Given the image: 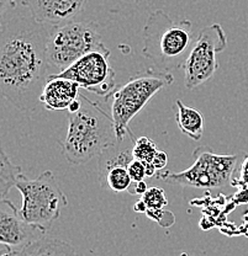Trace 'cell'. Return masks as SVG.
<instances>
[{
	"label": "cell",
	"instance_id": "6da1fadb",
	"mask_svg": "<svg viewBox=\"0 0 248 256\" xmlns=\"http://www.w3.org/2000/svg\"><path fill=\"white\" fill-rule=\"evenodd\" d=\"M55 26L37 22L30 16H14L2 22L0 89L15 108L34 112L41 104L50 76L47 42Z\"/></svg>",
	"mask_w": 248,
	"mask_h": 256
},
{
	"label": "cell",
	"instance_id": "7a4b0ae2",
	"mask_svg": "<svg viewBox=\"0 0 248 256\" xmlns=\"http://www.w3.org/2000/svg\"><path fill=\"white\" fill-rule=\"evenodd\" d=\"M79 96L82 108L76 114H68L66 138L58 140L63 156L73 165L87 164L119 142L111 114L109 116L98 102L82 94Z\"/></svg>",
	"mask_w": 248,
	"mask_h": 256
},
{
	"label": "cell",
	"instance_id": "3957f363",
	"mask_svg": "<svg viewBox=\"0 0 248 256\" xmlns=\"http://www.w3.org/2000/svg\"><path fill=\"white\" fill-rule=\"evenodd\" d=\"M142 54L164 72L184 68L194 42L190 20H173L164 10L151 12L142 30Z\"/></svg>",
	"mask_w": 248,
	"mask_h": 256
},
{
	"label": "cell",
	"instance_id": "277c9868",
	"mask_svg": "<svg viewBox=\"0 0 248 256\" xmlns=\"http://www.w3.org/2000/svg\"><path fill=\"white\" fill-rule=\"evenodd\" d=\"M173 82L174 76L169 72L149 68L136 73L126 84L117 88L111 95L113 102L110 114L119 142L126 136L135 142V136L130 130V122L157 92L172 85Z\"/></svg>",
	"mask_w": 248,
	"mask_h": 256
},
{
	"label": "cell",
	"instance_id": "5b68a950",
	"mask_svg": "<svg viewBox=\"0 0 248 256\" xmlns=\"http://www.w3.org/2000/svg\"><path fill=\"white\" fill-rule=\"evenodd\" d=\"M15 188L23 196V204L19 210L21 218L47 234L62 210L68 206V198L53 172L47 170L36 178L21 175Z\"/></svg>",
	"mask_w": 248,
	"mask_h": 256
},
{
	"label": "cell",
	"instance_id": "8992f818",
	"mask_svg": "<svg viewBox=\"0 0 248 256\" xmlns=\"http://www.w3.org/2000/svg\"><path fill=\"white\" fill-rule=\"evenodd\" d=\"M101 38L100 26L93 21L74 20L65 25L55 26L47 42L50 76L61 74L99 47L103 44Z\"/></svg>",
	"mask_w": 248,
	"mask_h": 256
},
{
	"label": "cell",
	"instance_id": "52a82bcc",
	"mask_svg": "<svg viewBox=\"0 0 248 256\" xmlns=\"http://www.w3.org/2000/svg\"><path fill=\"white\" fill-rule=\"evenodd\" d=\"M194 164L180 172H158L154 178L170 184L194 188H220L231 182L232 175L243 154L221 156L210 146H199L194 150Z\"/></svg>",
	"mask_w": 248,
	"mask_h": 256
},
{
	"label": "cell",
	"instance_id": "ba28073f",
	"mask_svg": "<svg viewBox=\"0 0 248 256\" xmlns=\"http://www.w3.org/2000/svg\"><path fill=\"white\" fill-rule=\"evenodd\" d=\"M227 47V37L220 24L202 28L184 66V85L194 90L209 82L218 69L217 54Z\"/></svg>",
	"mask_w": 248,
	"mask_h": 256
},
{
	"label": "cell",
	"instance_id": "9c48e42d",
	"mask_svg": "<svg viewBox=\"0 0 248 256\" xmlns=\"http://www.w3.org/2000/svg\"><path fill=\"white\" fill-rule=\"evenodd\" d=\"M110 50L101 44L99 47L89 52L72 64L68 69L50 78H63L72 80L81 86V89L104 98H111L117 89L115 82V70L109 62ZM49 78V79H50Z\"/></svg>",
	"mask_w": 248,
	"mask_h": 256
},
{
	"label": "cell",
	"instance_id": "30bf717a",
	"mask_svg": "<svg viewBox=\"0 0 248 256\" xmlns=\"http://www.w3.org/2000/svg\"><path fill=\"white\" fill-rule=\"evenodd\" d=\"M46 236L36 226L26 223L19 210L8 198L2 200L0 208V242L12 249H20L40 236Z\"/></svg>",
	"mask_w": 248,
	"mask_h": 256
},
{
	"label": "cell",
	"instance_id": "8fae6325",
	"mask_svg": "<svg viewBox=\"0 0 248 256\" xmlns=\"http://www.w3.org/2000/svg\"><path fill=\"white\" fill-rule=\"evenodd\" d=\"M37 22L61 26L76 20L84 9L87 0H21Z\"/></svg>",
	"mask_w": 248,
	"mask_h": 256
},
{
	"label": "cell",
	"instance_id": "7c38bea8",
	"mask_svg": "<svg viewBox=\"0 0 248 256\" xmlns=\"http://www.w3.org/2000/svg\"><path fill=\"white\" fill-rule=\"evenodd\" d=\"M79 86L77 82L63 78H50L44 88L41 105L49 111L68 110L73 101L79 98Z\"/></svg>",
	"mask_w": 248,
	"mask_h": 256
},
{
	"label": "cell",
	"instance_id": "4fadbf2b",
	"mask_svg": "<svg viewBox=\"0 0 248 256\" xmlns=\"http://www.w3.org/2000/svg\"><path fill=\"white\" fill-rule=\"evenodd\" d=\"M2 256H81L72 244L66 240L42 236L30 244L12 249L3 245Z\"/></svg>",
	"mask_w": 248,
	"mask_h": 256
},
{
	"label": "cell",
	"instance_id": "5bb4252c",
	"mask_svg": "<svg viewBox=\"0 0 248 256\" xmlns=\"http://www.w3.org/2000/svg\"><path fill=\"white\" fill-rule=\"evenodd\" d=\"M133 159L132 153L122 152L115 158L110 159L106 162L105 168V185L106 188L114 192L129 191L132 185V180L130 178L127 166Z\"/></svg>",
	"mask_w": 248,
	"mask_h": 256
},
{
	"label": "cell",
	"instance_id": "9a60e30c",
	"mask_svg": "<svg viewBox=\"0 0 248 256\" xmlns=\"http://www.w3.org/2000/svg\"><path fill=\"white\" fill-rule=\"evenodd\" d=\"M174 108L175 121H177L180 132L195 142L201 140L205 126L201 112L196 108H190V106L184 105L182 100L175 101Z\"/></svg>",
	"mask_w": 248,
	"mask_h": 256
},
{
	"label": "cell",
	"instance_id": "2e32d148",
	"mask_svg": "<svg viewBox=\"0 0 248 256\" xmlns=\"http://www.w3.org/2000/svg\"><path fill=\"white\" fill-rule=\"evenodd\" d=\"M21 175H23L21 168L13 164L9 156L5 154L4 149H2V153H0V197L2 200L7 198L10 190L17 186Z\"/></svg>",
	"mask_w": 248,
	"mask_h": 256
},
{
	"label": "cell",
	"instance_id": "e0dca14e",
	"mask_svg": "<svg viewBox=\"0 0 248 256\" xmlns=\"http://www.w3.org/2000/svg\"><path fill=\"white\" fill-rule=\"evenodd\" d=\"M157 149L156 144L147 137H140L135 140L131 150L133 159L140 160L143 164H151L152 160L156 156Z\"/></svg>",
	"mask_w": 248,
	"mask_h": 256
},
{
	"label": "cell",
	"instance_id": "ac0fdd59",
	"mask_svg": "<svg viewBox=\"0 0 248 256\" xmlns=\"http://www.w3.org/2000/svg\"><path fill=\"white\" fill-rule=\"evenodd\" d=\"M141 198L147 204L148 210H164V207L168 206V200L165 197L164 190L157 186L149 188Z\"/></svg>",
	"mask_w": 248,
	"mask_h": 256
},
{
	"label": "cell",
	"instance_id": "d6986e66",
	"mask_svg": "<svg viewBox=\"0 0 248 256\" xmlns=\"http://www.w3.org/2000/svg\"><path fill=\"white\" fill-rule=\"evenodd\" d=\"M231 186L248 190V156L243 154L231 178Z\"/></svg>",
	"mask_w": 248,
	"mask_h": 256
},
{
	"label": "cell",
	"instance_id": "ffe728a7",
	"mask_svg": "<svg viewBox=\"0 0 248 256\" xmlns=\"http://www.w3.org/2000/svg\"><path fill=\"white\" fill-rule=\"evenodd\" d=\"M147 217L158 223L162 228H169L175 223V217L170 210H148Z\"/></svg>",
	"mask_w": 248,
	"mask_h": 256
},
{
	"label": "cell",
	"instance_id": "44dd1931",
	"mask_svg": "<svg viewBox=\"0 0 248 256\" xmlns=\"http://www.w3.org/2000/svg\"><path fill=\"white\" fill-rule=\"evenodd\" d=\"M127 170H129V174L132 182L145 181V178H147V174H146V165L142 162H140V160L132 159L129 166H127Z\"/></svg>",
	"mask_w": 248,
	"mask_h": 256
},
{
	"label": "cell",
	"instance_id": "7402d4cb",
	"mask_svg": "<svg viewBox=\"0 0 248 256\" xmlns=\"http://www.w3.org/2000/svg\"><path fill=\"white\" fill-rule=\"evenodd\" d=\"M168 164V154L163 150L157 152L156 156H154L153 160H152V165L157 169V172H161V170H164V168L167 166Z\"/></svg>",
	"mask_w": 248,
	"mask_h": 256
},
{
	"label": "cell",
	"instance_id": "603a6c76",
	"mask_svg": "<svg viewBox=\"0 0 248 256\" xmlns=\"http://www.w3.org/2000/svg\"><path fill=\"white\" fill-rule=\"evenodd\" d=\"M148 185L145 181H140V182H133V188H130V192L132 194H137V196H143L146 192L148 191Z\"/></svg>",
	"mask_w": 248,
	"mask_h": 256
},
{
	"label": "cell",
	"instance_id": "cb8c5ba5",
	"mask_svg": "<svg viewBox=\"0 0 248 256\" xmlns=\"http://www.w3.org/2000/svg\"><path fill=\"white\" fill-rule=\"evenodd\" d=\"M17 6V2L15 0H0V10H2V15L4 16L8 10H12Z\"/></svg>",
	"mask_w": 248,
	"mask_h": 256
},
{
	"label": "cell",
	"instance_id": "d4e9b609",
	"mask_svg": "<svg viewBox=\"0 0 248 256\" xmlns=\"http://www.w3.org/2000/svg\"><path fill=\"white\" fill-rule=\"evenodd\" d=\"M133 210H135V212H137V213H145V214H146V213H147V210H148V207H147V204H145V201L141 198V200H138V201L135 204V206H133Z\"/></svg>",
	"mask_w": 248,
	"mask_h": 256
},
{
	"label": "cell",
	"instance_id": "484cf974",
	"mask_svg": "<svg viewBox=\"0 0 248 256\" xmlns=\"http://www.w3.org/2000/svg\"><path fill=\"white\" fill-rule=\"evenodd\" d=\"M82 105H83L82 98H81V96H79V98H77L76 101H73V102H72V105L69 106L68 114H76V112H78L82 108Z\"/></svg>",
	"mask_w": 248,
	"mask_h": 256
},
{
	"label": "cell",
	"instance_id": "4316f807",
	"mask_svg": "<svg viewBox=\"0 0 248 256\" xmlns=\"http://www.w3.org/2000/svg\"><path fill=\"white\" fill-rule=\"evenodd\" d=\"M125 2H145V0H125Z\"/></svg>",
	"mask_w": 248,
	"mask_h": 256
}]
</instances>
